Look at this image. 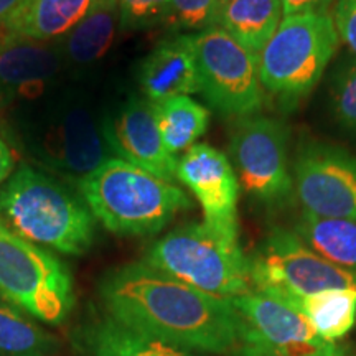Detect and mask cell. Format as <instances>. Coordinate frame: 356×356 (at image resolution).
Here are the masks:
<instances>
[{
    "label": "cell",
    "instance_id": "14",
    "mask_svg": "<svg viewBox=\"0 0 356 356\" xmlns=\"http://www.w3.org/2000/svg\"><path fill=\"white\" fill-rule=\"evenodd\" d=\"M101 124L106 144L119 159L172 184L177 180L178 159L163 144L152 102L131 96Z\"/></svg>",
    "mask_w": 356,
    "mask_h": 356
},
{
    "label": "cell",
    "instance_id": "16",
    "mask_svg": "<svg viewBox=\"0 0 356 356\" xmlns=\"http://www.w3.org/2000/svg\"><path fill=\"white\" fill-rule=\"evenodd\" d=\"M139 83L152 104L200 92L195 35L177 33L162 40L142 61Z\"/></svg>",
    "mask_w": 356,
    "mask_h": 356
},
{
    "label": "cell",
    "instance_id": "5",
    "mask_svg": "<svg viewBox=\"0 0 356 356\" xmlns=\"http://www.w3.org/2000/svg\"><path fill=\"white\" fill-rule=\"evenodd\" d=\"M144 262L220 299L233 300L252 292L249 257L239 239L226 238L204 222L170 231L149 248Z\"/></svg>",
    "mask_w": 356,
    "mask_h": 356
},
{
    "label": "cell",
    "instance_id": "8",
    "mask_svg": "<svg viewBox=\"0 0 356 356\" xmlns=\"http://www.w3.org/2000/svg\"><path fill=\"white\" fill-rule=\"evenodd\" d=\"M252 291L269 297L356 291V273L325 259L291 229L274 228L249 257Z\"/></svg>",
    "mask_w": 356,
    "mask_h": 356
},
{
    "label": "cell",
    "instance_id": "20",
    "mask_svg": "<svg viewBox=\"0 0 356 356\" xmlns=\"http://www.w3.org/2000/svg\"><path fill=\"white\" fill-rule=\"evenodd\" d=\"M280 0H226L218 26L226 30L249 51L259 55L282 22Z\"/></svg>",
    "mask_w": 356,
    "mask_h": 356
},
{
    "label": "cell",
    "instance_id": "31",
    "mask_svg": "<svg viewBox=\"0 0 356 356\" xmlns=\"http://www.w3.org/2000/svg\"><path fill=\"white\" fill-rule=\"evenodd\" d=\"M24 2L25 0H0V25L6 24Z\"/></svg>",
    "mask_w": 356,
    "mask_h": 356
},
{
    "label": "cell",
    "instance_id": "27",
    "mask_svg": "<svg viewBox=\"0 0 356 356\" xmlns=\"http://www.w3.org/2000/svg\"><path fill=\"white\" fill-rule=\"evenodd\" d=\"M118 8L122 30H145L163 24L168 0H118Z\"/></svg>",
    "mask_w": 356,
    "mask_h": 356
},
{
    "label": "cell",
    "instance_id": "13",
    "mask_svg": "<svg viewBox=\"0 0 356 356\" xmlns=\"http://www.w3.org/2000/svg\"><path fill=\"white\" fill-rule=\"evenodd\" d=\"M177 180L197 197L204 225L226 238L239 239V181L228 155L208 144L193 145L178 160Z\"/></svg>",
    "mask_w": 356,
    "mask_h": 356
},
{
    "label": "cell",
    "instance_id": "15",
    "mask_svg": "<svg viewBox=\"0 0 356 356\" xmlns=\"http://www.w3.org/2000/svg\"><path fill=\"white\" fill-rule=\"evenodd\" d=\"M63 68L56 44L17 38L0 29V111L47 96Z\"/></svg>",
    "mask_w": 356,
    "mask_h": 356
},
{
    "label": "cell",
    "instance_id": "12",
    "mask_svg": "<svg viewBox=\"0 0 356 356\" xmlns=\"http://www.w3.org/2000/svg\"><path fill=\"white\" fill-rule=\"evenodd\" d=\"M293 195L307 215L356 220V157L330 144L300 147L292 167Z\"/></svg>",
    "mask_w": 356,
    "mask_h": 356
},
{
    "label": "cell",
    "instance_id": "30",
    "mask_svg": "<svg viewBox=\"0 0 356 356\" xmlns=\"http://www.w3.org/2000/svg\"><path fill=\"white\" fill-rule=\"evenodd\" d=\"M15 170V157H13L10 147L0 136V185L6 184L7 178Z\"/></svg>",
    "mask_w": 356,
    "mask_h": 356
},
{
    "label": "cell",
    "instance_id": "22",
    "mask_svg": "<svg viewBox=\"0 0 356 356\" xmlns=\"http://www.w3.org/2000/svg\"><path fill=\"white\" fill-rule=\"evenodd\" d=\"M293 233L325 259L356 273V220L320 218L302 213Z\"/></svg>",
    "mask_w": 356,
    "mask_h": 356
},
{
    "label": "cell",
    "instance_id": "23",
    "mask_svg": "<svg viewBox=\"0 0 356 356\" xmlns=\"http://www.w3.org/2000/svg\"><path fill=\"white\" fill-rule=\"evenodd\" d=\"M163 144L172 155L188 152L207 132L210 111L190 96H178L154 104Z\"/></svg>",
    "mask_w": 356,
    "mask_h": 356
},
{
    "label": "cell",
    "instance_id": "21",
    "mask_svg": "<svg viewBox=\"0 0 356 356\" xmlns=\"http://www.w3.org/2000/svg\"><path fill=\"white\" fill-rule=\"evenodd\" d=\"M286 302L309 320L318 335L338 341L348 335L356 323V291L337 289L310 296L274 297Z\"/></svg>",
    "mask_w": 356,
    "mask_h": 356
},
{
    "label": "cell",
    "instance_id": "9",
    "mask_svg": "<svg viewBox=\"0 0 356 356\" xmlns=\"http://www.w3.org/2000/svg\"><path fill=\"white\" fill-rule=\"evenodd\" d=\"M195 48L200 92L208 104L226 118L259 114L264 102L259 55L218 25L195 33Z\"/></svg>",
    "mask_w": 356,
    "mask_h": 356
},
{
    "label": "cell",
    "instance_id": "11",
    "mask_svg": "<svg viewBox=\"0 0 356 356\" xmlns=\"http://www.w3.org/2000/svg\"><path fill=\"white\" fill-rule=\"evenodd\" d=\"M233 302L243 320V345L261 356H346L343 345L330 341L300 312L261 292Z\"/></svg>",
    "mask_w": 356,
    "mask_h": 356
},
{
    "label": "cell",
    "instance_id": "25",
    "mask_svg": "<svg viewBox=\"0 0 356 356\" xmlns=\"http://www.w3.org/2000/svg\"><path fill=\"white\" fill-rule=\"evenodd\" d=\"M330 109L338 127L356 139V58L353 55L333 71Z\"/></svg>",
    "mask_w": 356,
    "mask_h": 356
},
{
    "label": "cell",
    "instance_id": "26",
    "mask_svg": "<svg viewBox=\"0 0 356 356\" xmlns=\"http://www.w3.org/2000/svg\"><path fill=\"white\" fill-rule=\"evenodd\" d=\"M220 0H168L163 24L173 32H203L218 25Z\"/></svg>",
    "mask_w": 356,
    "mask_h": 356
},
{
    "label": "cell",
    "instance_id": "7",
    "mask_svg": "<svg viewBox=\"0 0 356 356\" xmlns=\"http://www.w3.org/2000/svg\"><path fill=\"white\" fill-rule=\"evenodd\" d=\"M0 296L30 317L61 323L74 304L73 280L63 262L20 238L0 221Z\"/></svg>",
    "mask_w": 356,
    "mask_h": 356
},
{
    "label": "cell",
    "instance_id": "33",
    "mask_svg": "<svg viewBox=\"0 0 356 356\" xmlns=\"http://www.w3.org/2000/svg\"><path fill=\"white\" fill-rule=\"evenodd\" d=\"M226 2V0H220V3H221V6H222V3H225Z\"/></svg>",
    "mask_w": 356,
    "mask_h": 356
},
{
    "label": "cell",
    "instance_id": "28",
    "mask_svg": "<svg viewBox=\"0 0 356 356\" xmlns=\"http://www.w3.org/2000/svg\"><path fill=\"white\" fill-rule=\"evenodd\" d=\"M333 22L338 37L356 58V0H337Z\"/></svg>",
    "mask_w": 356,
    "mask_h": 356
},
{
    "label": "cell",
    "instance_id": "29",
    "mask_svg": "<svg viewBox=\"0 0 356 356\" xmlns=\"http://www.w3.org/2000/svg\"><path fill=\"white\" fill-rule=\"evenodd\" d=\"M282 15H302V13H322L328 12L333 0H280Z\"/></svg>",
    "mask_w": 356,
    "mask_h": 356
},
{
    "label": "cell",
    "instance_id": "6",
    "mask_svg": "<svg viewBox=\"0 0 356 356\" xmlns=\"http://www.w3.org/2000/svg\"><path fill=\"white\" fill-rule=\"evenodd\" d=\"M340 44L330 12L284 17L259 53L266 92L292 108L314 91Z\"/></svg>",
    "mask_w": 356,
    "mask_h": 356
},
{
    "label": "cell",
    "instance_id": "4",
    "mask_svg": "<svg viewBox=\"0 0 356 356\" xmlns=\"http://www.w3.org/2000/svg\"><path fill=\"white\" fill-rule=\"evenodd\" d=\"M78 185L92 216L114 234H155L191 208L180 186L121 159H108Z\"/></svg>",
    "mask_w": 356,
    "mask_h": 356
},
{
    "label": "cell",
    "instance_id": "19",
    "mask_svg": "<svg viewBox=\"0 0 356 356\" xmlns=\"http://www.w3.org/2000/svg\"><path fill=\"white\" fill-rule=\"evenodd\" d=\"M79 345L83 356H197L195 351L132 330L109 315L84 327Z\"/></svg>",
    "mask_w": 356,
    "mask_h": 356
},
{
    "label": "cell",
    "instance_id": "18",
    "mask_svg": "<svg viewBox=\"0 0 356 356\" xmlns=\"http://www.w3.org/2000/svg\"><path fill=\"white\" fill-rule=\"evenodd\" d=\"M92 3L95 0H25L0 29L12 37L33 42L60 40L86 15Z\"/></svg>",
    "mask_w": 356,
    "mask_h": 356
},
{
    "label": "cell",
    "instance_id": "3",
    "mask_svg": "<svg viewBox=\"0 0 356 356\" xmlns=\"http://www.w3.org/2000/svg\"><path fill=\"white\" fill-rule=\"evenodd\" d=\"M95 220L84 200L25 163L0 188V221L37 246L84 254L95 241Z\"/></svg>",
    "mask_w": 356,
    "mask_h": 356
},
{
    "label": "cell",
    "instance_id": "24",
    "mask_svg": "<svg viewBox=\"0 0 356 356\" xmlns=\"http://www.w3.org/2000/svg\"><path fill=\"white\" fill-rule=\"evenodd\" d=\"M51 333L10 305L0 304V356H51Z\"/></svg>",
    "mask_w": 356,
    "mask_h": 356
},
{
    "label": "cell",
    "instance_id": "10",
    "mask_svg": "<svg viewBox=\"0 0 356 356\" xmlns=\"http://www.w3.org/2000/svg\"><path fill=\"white\" fill-rule=\"evenodd\" d=\"M229 162L239 186L266 207H280L293 195L286 124L254 114L236 124L229 139Z\"/></svg>",
    "mask_w": 356,
    "mask_h": 356
},
{
    "label": "cell",
    "instance_id": "2",
    "mask_svg": "<svg viewBox=\"0 0 356 356\" xmlns=\"http://www.w3.org/2000/svg\"><path fill=\"white\" fill-rule=\"evenodd\" d=\"M13 114L15 142L48 170L79 181L109 159L102 124L78 91H50Z\"/></svg>",
    "mask_w": 356,
    "mask_h": 356
},
{
    "label": "cell",
    "instance_id": "1",
    "mask_svg": "<svg viewBox=\"0 0 356 356\" xmlns=\"http://www.w3.org/2000/svg\"><path fill=\"white\" fill-rule=\"evenodd\" d=\"M99 293L115 322L180 348L236 355L243 345V320L233 302L186 286L144 261L106 274Z\"/></svg>",
    "mask_w": 356,
    "mask_h": 356
},
{
    "label": "cell",
    "instance_id": "17",
    "mask_svg": "<svg viewBox=\"0 0 356 356\" xmlns=\"http://www.w3.org/2000/svg\"><path fill=\"white\" fill-rule=\"evenodd\" d=\"M118 0H95L89 12L56 42L65 68L88 70L99 63L114 42Z\"/></svg>",
    "mask_w": 356,
    "mask_h": 356
},
{
    "label": "cell",
    "instance_id": "32",
    "mask_svg": "<svg viewBox=\"0 0 356 356\" xmlns=\"http://www.w3.org/2000/svg\"><path fill=\"white\" fill-rule=\"evenodd\" d=\"M236 355H238V356H261V355L254 353V351H252V350L244 348V346H241V348H239V351Z\"/></svg>",
    "mask_w": 356,
    "mask_h": 356
}]
</instances>
